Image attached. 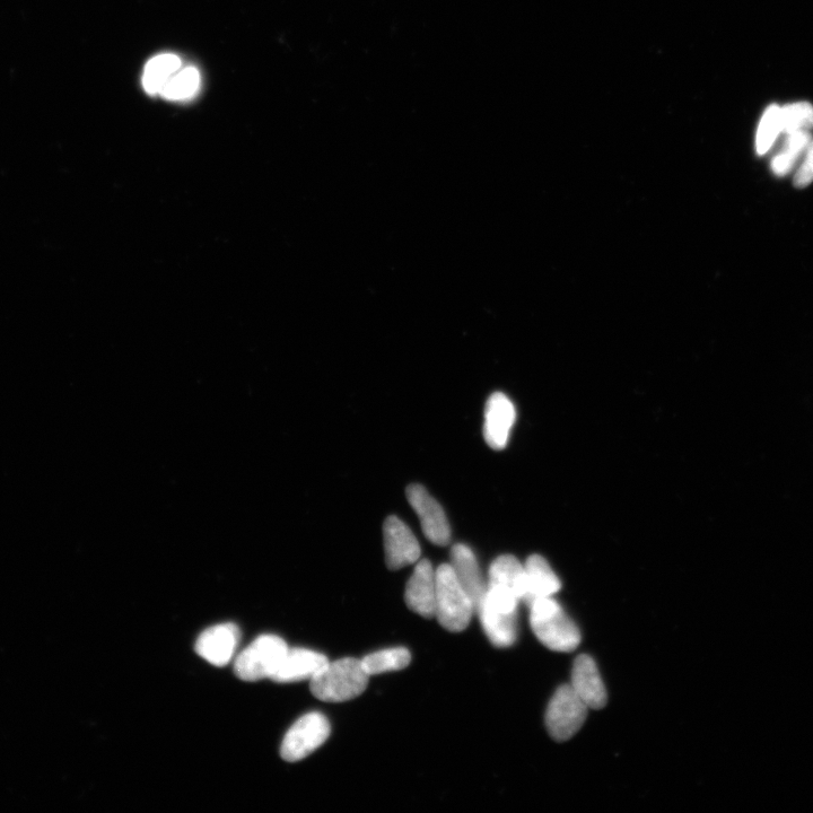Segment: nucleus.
I'll return each mask as SVG.
<instances>
[{"label": "nucleus", "instance_id": "obj_1", "mask_svg": "<svg viewBox=\"0 0 813 813\" xmlns=\"http://www.w3.org/2000/svg\"><path fill=\"white\" fill-rule=\"evenodd\" d=\"M369 680L370 675L362 660L345 658L328 662L310 680V689L312 695L322 702L343 703L362 695Z\"/></svg>", "mask_w": 813, "mask_h": 813}, {"label": "nucleus", "instance_id": "obj_2", "mask_svg": "<svg viewBox=\"0 0 813 813\" xmlns=\"http://www.w3.org/2000/svg\"><path fill=\"white\" fill-rule=\"evenodd\" d=\"M529 609L532 631L547 649L556 652L578 649L579 628L553 597L536 600Z\"/></svg>", "mask_w": 813, "mask_h": 813}, {"label": "nucleus", "instance_id": "obj_3", "mask_svg": "<svg viewBox=\"0 0 813 813\" xmlns=\"http://www.w3.org/2000/svg\"><path fill=\"white\" fill-rule=\"evenodd\" d=\"M474 613V602L462 588L452 566L443 564L437 567L435 617L440 625L452 633L463 632Z\"/></svg>", "mask_w": 813, "mask_h": 813}, {"label": "nucleus", "instance_id": "obj_4", "mask_svg": "<svg viewBox=\"0 0 813 813\" xmlns=\"http://www.w3.org/2000/svg\"><path fill=\"white\" fill-rule=\"evenodd\" d=\"M519 603L509 594L487 589L477 614L489 641L496 648H510L517 641Z\"/></svg>", "mask_w": 813, "mask_h": 813}, {"label": "nucleus", "instance_id": "obj_5", "mask_svg": "<svg viewBox=\"0 0 813 813\" xmlns=\"http://www.w3.org/2000/svg\"><path fill=\"white\" fill-rule=\"evenodd\" d=\"M282 637L261 635L239 654L234 664L236 677L248 683L271 679L288 651Z\"/></svg>", "mask_w": 813, "mask_h": 813}, {"label": "nucleus", "instance_id": "obj_6", "mask_svg": "<svg viewBox=\"0 0 813 813\" xmlns=\"http://www.w3.org/2000/svg\"><path fill=\"white\" fill-rule=\"evenodd\" d=\"M589 707L571 685L556 690L546 712V727L556 741L571 739L587 720Z\"/></svg>", "mask_w": 813, "mask_h": 813}, {"label": "nucleus", "instance_id": "obj_7", "mask_svg": "<svg viewBox=\"0 0 813 813\" xmlns=\"http://www.w3.org/2000/svg\"><path fill=\"white\" fill-rule=\"evenodd\" d=\"M330 731V723L325 715L318 712L303 715L284 737L282 758L288 763L300 762L328 740Z\"/></svg>", "mask_w": 813, "mask_h": 813}, {"label": "nucleus", "instance_id": "obj_8", "mask_svg": "<svg viewBox=\"0 0 813 813\" xmlns=\"http://www.w3.org/2000/svg\"><path fill=\"white\" fill-rule=\"evenodd\" d=\"M408 502L421 520L424 535L436 546H448L451 528L442 506L422 485H410L406 491Z\"/></svg>", "mask_w": 813, "mask_h": 813}, {"label": "nucleus", "instance_id": "obj_9", "mask_svg": "<svg viewBox=\"0 0 813 813\" xmlns=\"http://www.w3.org/2000/svg\"><path fill=\"white\" fill-rule=\"evenodd\" d=\"M386 563L392 571L415 564L421 557V546L412 530L397 517H389L383 524Z\"/></svg>", "mask_w": 813, "mask_h": 813}, {"label": "nucleus", "instance_id": "obj_10", "mask_svg": "<svg viewBox=\"0 0 813 813\" xmlns=\"http://www.w3.org/2000/svg\"><path fill=\"white\" fill-rule=\"evenodd\" d=\"M240 638V629L235 624L216 625L198 637L195 650L199 657L215 667L223 668L234 658Z\"/></svg>", "mask_w": 813, "mask_h": 813}, {"label": "nucleus", "instance_id": "obj_11", "mask_svg": "<svg viewBox=\"0 0 813 813\" xmlns=\"http://www.w3.org/2000/svg\"><path fill=\"white\" fill-rule=\"evenodd\" d=\"M406 605L419 616L435 617L436 570L428 559L418 562L406 585Z\"/></svg>", "mask_w": 813, "mask_h": 813}, {"label": "nucleus", "instance_id": "obj_12", "mask_svg": "<svg viewBox=\"0 0 813 813\" xmlns=\"http://www.w3.org/2000/svg\"><path fill=\"white\" fill-rule=\"evenodd\" d=\"M515 422V408L504 393L489 397L485 408L484 437L493 450L505 449Z\"/></svg>", "mask_w": 813, "mask_h": 813}, {"label": "nucleus", "instance_id": "obj_13", "mask_svg": "<svg viewBox=\"0 0 813 813\" xmlns=\"http://www.w3.org/2000/svg\"><path fill=\"white\" fill-rule=\"evenodd\" d=\"M571 687L592 710L606 706L607 690L596 662L589 655L582 654L575 660Z\"/></svg>", "mask_w": 813, "mask_h": 813}, {"label": "nucleus", "instance_id": "obj_14", "mask_svg": "<svg viewBox=\"0 0 813 813\" xmlns=\"http://www.w3.org/2000/svg\"><path fill=\"white\" fill-rule=\"evenodd\" d=\"M326 655L307 649H288L281 666L271 680L279 684L311 680L327 666Z\"/></svg>", "mask_w": 813, "mask_h": 813}, {"label": "nucleus", "instance_id": "obj_15", "mask_svg": "<svg viewBox=\"0 0 813 813\" xmlns=\"http://www.w3.org/2000/svg\"><path fill=\"white\" fill-rule=\"evenodd\" d=\"M450 565L462 588L467 591L474 602L477 613V609L485 597L487 584L483 580L474 552L466 545H454L451 550Z\"/></svg>", "mask_w": 813, "mask_h": 813}, {"label": "nucleus", "instance_id": "obj_16", "mask_svg": "<svg viewBox=\"0 0 813 813\" xmlns=\"http://www.w3.org/2000/svg\"><path fill=\"white\" fill-rule=\"evenodd\" d=\"M524 572H526V593L523 602L528 607L536 600L554 597L562 588L552 567L540 555H532L527 559Z\"/></svg>", "mask_w": 813, "mask_h": 813}, {"label": "nucleus", "instance_id": "obj_17", "mask_svg": "<svg viewBox=\"0 0 813 813\" xmlns=\"http://www.w3.org/2000/svg\"><path fill=\"white\" fill-rule=\"evenodd\" d=\"M489 587L501 588L517 596L523 602L526 593V572L524 565L512 555H503L495 559L489 568Z\"/></svg>", "mask_w": 813, "mask_h": 813}, {"label": "nucleus", "instance_id": "obj_18", "mask_svg": "<svg viewBox=\"0 0 813 813\" xmlns=\"http://www.w3.org/2000/svg\"><path fill=\"white\" fill-rule=\"evenodd\" d=\"M182 67L181 59L172 54H163L148 61L143 74V86L147 94H160L170 78Z\"/></svg>", "mask_w": 813, "mask_h": 813}, {"label": "nucleus", "instance_id": "obj_19", "mask_svg": "<svg viewBox=\"0 0 813 813\" xmlns=\"http://www.w3.org/2000/svg\"><path fill=\"white\" fill-rule=\"evenodd\" d=\"M811 142L812 137L809 131H795V133L789 134L783 151L772 161V170L776 176L784 177L789 174L801 155L807 152Z\"/></svg>", "mask_w": 813, "mask_h": 813}, {"label": "nucleus", "instance_id": "obj_20", "mask_svg": "<svg viewBox=\"0 0 813 813\" xmlns=\"http://www.w3.org/2000/svg\"><path fill=\"white\" fill-rule=\"evenodd\" d=\"M412 654L405 648H393L375 652L362 660L363 666L370 677L381 673L399 671L409 666Z\"/></svg>", "mask_w": 813, "mask_h": 813}, {"label": "nucleus", "instance_id": "obj_21", "mask_svg": "<svg viewBox=\"0 0 813 813\" xmlns=\"http://www.w3.org/2000/svg\"><path fill=\"white\" fill-rule=\"evenodd\" d=\"M201 77L195 67L181 68L166 83L160 93L164 99L170 101H185L194 98L198 93Z\"/></svg>", "mask_w": 813, "mask_h": 813}, {"label": "nucleus", "instance_id": "obj_22", "mask_svg": "<svg viewBox=\"0 0 813 813\" xmlns=\"http://www.w3.org/2000/svg\"><path fill=\"white\" fill-rule=\"evenodd\" d=\"M782 133L792 134L795 131L813 129V107L808 102H798L781 108Z\"/></svg>", "mask_w": 813, "mask_h": 813}, {"label": "nucleus", "instance_id": "obj_23", "mask_svg": "<svg viewBox=\"0 0 813 813\" xmlns=\"http://www.w3.org/2000/svg\"><path fill=\"white\" fill-rule=\"evenodd\" d=\"M780 113L781 108L773 104L766 110L762 121H760L756 143L758 154L764 155L768 152L769 148L773 146L776 137L782 133Z\"/></svg>", "mask_w": 813, "mask_h": 813}, {"label": "nucleus", "instance_id": "obj_24", "mask_svg": "<svg viewBox=\"0 0 813 813\" xmlns=\"http://www.w3.org/2000/svg\"><path fill=\"white\" fill-rule=\"evenodd\" d=\"M813 181V141L806 152V159L800 166L794 177V186L801 189L806 188Z\"/></svg>", "mask_w": 813, "mask_h": 813}]
</instances>
